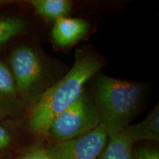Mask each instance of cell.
I'll use <instances>...</instances> for the list:
<instances>
[{
  "label": "cell",
  "instance_id": "6da1fadb",
  "mask_svg": "<svg viewBox=\"0 0 159 159\" xmlns=\"http://www.w3.org/2000/svg\"><path fill=\"white\" fill-rule=\"evenodd\" d=\"M102 61L91 53H80L66 75L46 89L33 105L30 116L32 132L48 136L50 125L57 116L75 102L84 91V85L102 67Z\"/></svg>",
  "mask_w": 159,
  "mask_h": 159
},
{
  "label": "cell",
  "instance_id": "7a4b0ae2",
  "mask_svg": "<svg viewBox=\"0 0 159 159\" xmlns=\"http://www.w3.org/2000/svg\"><path fill=\"white\" fill-rule=\"evenodd\" d=\"M99 125L108 137L122 133L139 111L143 90L136 83L100 75L96 82Z\"/></svg>",
  "mask_w": 159,
  "mask_h": 159
},
{
  "label": "cell",
  "instance_id": "3957f363",
  "mask_svg": "<svg viewBox=\"0 0 159 159\" xmlns=\"http://www.w3.org/2000/svg\"><path fill=\"white\" fill-rule=\"evenodd\" d=\"M8 67L24 105H34L46 90L41 58L30 47L21 46L12 51Z\"/></svg>",
  "mask_w": 159,
  "mask_h": 159
},
{
  "label": "cell",
  "instance_id": "277c9868",
  "mask_svg": "<svg viewBox=\"0 0 159 159\" xmlns=\"http://www.w3.org/2000/svg\"><path fill=\"white\" fill-rule=\"evenodd\" d=\"M99 125L97 102L83 91L78 98L52 121L48 136L54 142L72 139L93 130Z\"/></svg>",
  "mask_w": 159,
  "mask_h": 159
},
{
  "label": "cell",
  "instance_id": "5b68a950",
  "mask_svg": "<svg viewBox=\"0 0 159 159\" xmlns=\"http://www.w3.org/2000/svg\"><path fill=\"white\" fill-rule=\"evenodd\" d=\"M101 125L77 138L54 142L47 147L52 159H97L108 142Z\"/></svg>",
  "mask_w": 159,
  "mask_h": 159
},
{
  "label": "cell",
  "instance_id": "8992f818",
  "mask_svg": "<svg viewBox=\"0 0 159 159\" xmlns=\"http://www.w3.org/2000/svg\"><path fill=\"white\" fill-rule=\"evenodd\" d=\"M25 107L8 66L0 61V121L18 116Z\"/></svg>",
  "mask_w": 159,
  "mask_h": 159
},
{
  "label": "cell",
  "instance_id": "52a82bcc",
  "mask_svg": "<svg viewBox=\"0 0 159 159\" xmlns=\"http://www.w3.org/2000/svg\"><path fill=\"white\" fill-rule=\"evenodd\" d=\"M89 28V24L84 19L65 17L55 21L51 35L57 46L66 47L83 39Z\"/></svg>",
  "mask_w": 159,
  "mask_h": 159
},
{
  "label": "cell",
  "instance_id": "ba28073f",
  "mask_svg": "<svg viewBox=\"0 0 159 159\" xmlns=\"http://www.w3.org/2000/svg\"><path fill=\"white\" fill-rule=\"evenodd\" d=\"M124 132L133 142L139 141H159V108L158 104L143 119L136 124L128 125Z\"/></svg>",
  "mask_w": 159,
  "mask_h": 159
},
{
  "label": "cell",
  "instance_id": "9c48e42d",
  "mask_svg": "<svg viewBox=\"0 0 159 159\" xmlns=\"http://www.w3.org/2000/svg\"><path fill=\"white\" fill-rule=\"evenodd\" d=\"M29 2L40 16L55 22L68 17L72 7L71 2L67 0H32Z\"/></svg>",
  "mask_w": 159,
  "mask_h": 159
},
{
  "label": "cell",
  "instance_id": "30bf717a",
  "mask_svg": "<svg viewBox=\"0 0 159 159\" xmlns=\"http://www.w3.org/2000/svg\"><path fill=\"white\" fill-rule=\"evenodd\" d=\"M134 142L125 132L108 137L104 150L97 159H131Z\"/></svg>",
  "mask_w": 159,
  "mask_h": 159
},
{
  "label": "cell",
  "instance_id": "8fae6325",
  "mask_svg": "<svg viewBox=\"0 0 159 159\" xmlns=\"http://www.w3.org/2000/svg\"><path fill=\"white\" fill-rule=\"evenodd\" d=\"M25 26V21L19 18H0V46L20 34Z\"/></svg>",
  "mask_w": 159,
  "mask_h": 159
},
{
  "label": "cell",
  "instance_id": "7c38bea8",
  "mask_svg": "<svg viewBox=\"0 0 159 159\" xmlns=\"http://www.w3.org/2000/svg\"><path fill=\"white\" fill-rule=\"evenodd\" d=\"M3 121H0V153L8 150L15 139L13 128Z\"/></svg>",
  "mask_w": 159,
  "mask_h": 159
},
{
  "label": "cell",
  "instance_id": "4fadbf2b",
  "mask_svg": "<svg viewBox=\"0 0 159 159\" xmlns=\"http://www.w3.org/2000/svg\"><path fill=\"white\" fill-rule=\"evenodd\" d=\"M15 159H52L47 148L37 146L26 151Z\"/></svg>",
  "mask_w": 159,
  "mask_h": 159
},
{
  "label": "cell",
  "instance_id": "5bb4252c",
  "mask_svg": "<svg viewBox=\"0 0 159 159\" xmlns=\"http://www.w3.org/2000/svg\"><path fill=\"white\" fill-rule=\"evenodd\" d=\"M131 159H159V151L153 148H137L132 152Z\"/></svg>",
  "mask_w": 159,
  "mask_h": 159
},
{
  "label": "cell",
  "instance_id": "9a60e30c",
  "mask_svg": "<svg viewBox=\"0 0 159 159\" xmlns=\"http://www.w3.org/2000/svg\"><path fill=\"white\" fill-rule=\"evenodd\" d=\"M7 2H5V1H0V6L4 5V4H6Z\"/></svg>",
  "mask_w": 159,
  "mask_h": 159
}]
</instances>
